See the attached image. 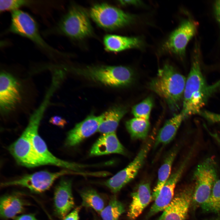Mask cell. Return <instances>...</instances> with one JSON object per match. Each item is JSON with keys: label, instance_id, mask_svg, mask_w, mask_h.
I'll use <instances>...</instances> for the list:
<instances>
[{"label": "cell", "instance_id": "d6a6232c", "mask_svg": "<svg viewBox=\"0 0 220 220\" xmlns=\"http://www.w3.org/2000/svg\"><path fill=\"white\" fill-rule=\"evenodd\" d=\"M81 206H79L75 208L64 218L63 220H79V214Z\"/></svg>", "mask_w": 220, "mask_h": 220}, {"label": "cell", "instance_id": "5bb4252c", "mask_svg": "<svg viewBox=\"0 0 220 220\" xmlns=\"http://www.w3.org/2000/svg\"><path fill=\"white\" fill-rule=\"evenodd\" d=\"M194 190V183L182 188L174 197L158 220H185L192 205Z\"/></svg>", "mask_w": 220, "mask_h": 220}, {"label": "cell", "instance_id": "1f68e13d", "mask_svg": "<svg viewBox=\"0 0 220 220\" xmlns=\"http://www.w3.org/2000/svg\"><path fill=\"white\" fill-rule=\"evenodd\" d=\"M49 122L53 125L61 127H64L67 123L64 119L58 116L51 117L50 119Z\"/></svg>", "mask_w": 220, "mask_h": 220}, {"label": "cell", "instance_id": "30bf717a", "mask_svg": "<svg viewBox=\"0 0 220 220\" xmlns=\"http://www.w3.org/2000/svg\"><path fill=\"white\" fill-rule=\"evenodd\" d=\"M73 173L72 171L68 169L55 172L41 171L2 182L1 186L2 187L20 186L27 188L34 192L41 193L48 189L54 181L60 177Z\"/></svg>", "mask_w": 220, "mask_h": 220}, {"label": "cell", "instance_id": "d4e9b609", "mask_svg": "<svg viewBox=\"0 0 220 220\" xmlns=\"http://www.w3.org/2000/svg\"><path fill=\"white\" fill-rule=\"evenodd\" d=\"M125 126L131 138L134 140L146 139L150 127L149 120L136 117L127 121Z\"/></svg>", "mask_w": 220, "mask_h": 220}, {"label": "cell", "instance_id": "cb8c5ba5", "mask_svg": "<svg viewBox=\"0 0 220 220\" xmlns=\"http://www.w3.org/2000/svg\"><path fill=\"white\" fill-rule=\"evenodd\" d=\"M178 146L173 147L168 152L158 171L157 185L152 194V200H155L171 174V169L178 151Z\"/></svg>", "mask_w": 220, "mask_h": 220}, {"label": "cell", "instance_id": "83f0119b", "mask_svg": "<svg viewBox=\"0 0 220 220\" xmlns=\"http://www.w3.org/2000/svg\"><path fill=\"white\" fill-rule=\"evenodd\" d=\"M123 204L114 196L111 198L108 205L100 213L103 220H119L120 216L124 212Z\"/></svg>", "mask_w": 220, "mask_h": 220}, {"label": "cell", "instance_id": "ba28073f", "mask_svg": "<svg viewBox=\"0 0 220 220\" xmlns=\"http://www.w3.org/2000/svg\"><path fill=\"white\" fill-rule=\"evenodd\" d=\"M9 31L30 39L44 49L56 52L42 38L34 19L25 12L19 9L12 12Z\"/></svg>", "mask_w": 220, "mask_h": 220}, {"label": "cell", "instance_id": "6da1fadb", "mask_svg": "<svg viewBox=\"0 0 220 220\" xmlns=\"http://www.w3.org/2000/svg\"><path fill=\"white\" fill-rule=\"evenodd\" d=\"M198 44L193 50L190 70L186 79L181 113L185 119L200 113L208 99L220 87V80L211 85L206 83L202 74Z\"/></svg>", "mask_w": 220, "mask_h": 220}, {"label": "cell", "instance_id": "d590c367", "mask_svg": "<svg viewBox=\"0 0 220 220\" xmlns=\"http://www.w3.org/2000/svg\"><path fill=\"white\" fill-rule=\"evenodd\" d=\"M120 3L123 5H137L140 4V1L138 0H121L119 1Z\"/></svg>", "mask_w": 220, "mask_h": 220}, {"label": "cell", "instance_id": "7a4b0ae2", "mask_svg": "<svg viewBox=\"0 0 220 220\" xmlns=\"http://www.w3.org/2000/svg\"><path fill=\"white\" fill-rule=\"evenodd\" d=\"M186 79L172 65L166 64L149 82V89L166 103L173 112L182 104Z\"/></svg>", "mask_w": 220, "mask_h": 220}, {"label": "cell", "instance_id": "3957f363", "mask_svg": "<svg viewBox=\"0 0 220 220\" xmlns=\"http://www.w3.org/2000/svg\"><path fill=\"white\" fill-rule=\"evenodd\" d=\"M75 72L85 78L105 86L120 87L130 85L134 78L130 68L122 66L93 65L76 68Z\"/></svg>", "mask_w": 220, "mask_h": 220}, {"label": "cell", "instance_id": "4dcf8cb0", "mask_svg": "<svg viewBox=\"0 0 220 220\" xmlns=\"http://www.w3.org/2000/svg\"><path fill=\"white\" fill-rule=\"evenodd\" d=\"M200 114L206 120L211 122H220V113L204 111H201Z\"/></svg>", "mask_w": 220, "mask_h": 220}, {"label": "cell", "instance_id": "484cf974", "mask_svg": "<svg viewBox=\"0 0 220 220\" xmlns=\"http://www.w3.org/2000/svg\"><path fill=\"white\" fill-rule=\"evenodd\" d=\"M82 206L92 208L100 213L105 207L104 201L100 195L94 189L87 188L81 191Z\"/></svg>", "mask_w": 220, "mask_h": 220}, {"label": "cell", "instance_id": "d6986e66", "mask_svg": "<svg viewBox=\"0 0 220 220\" xmlns=\"http://www.w3.org/2000/svg\"><path fill=\"white\" fill-rule=\"evenodd\" d=\"M132 200L127 216L130 220H134L142 212L152 200L150 184L148 182L140 185L132 194Z\"/></svg>", "mask_w": 220, "mask_h": 220}, {"label": "cell", "instance_id": "836d02e7", "mask_svg": "<svg viewBox=\"0 0 220 220\" xmlns=\"http://www.w3.org/2000/svg\"><path fill=\"white\" fill-rule=\"evenodd\" d=\"M215 17L220 26V0L215 1L214 5Z\"/></svg>", "mask_w": 220, "mask_h": 220}, {"label": "cell", "instance_id": "ac0fdd59", "mask_svg": "<svg viewBox=\"0 0 220 220\" xmlns=\"http://www.w3.org/2000/svg\"><path fill=\"white\" fill-rule=\"evenodd\" d=\"M112 153L126 154L125 149L119 141L115 132L103 134L93 145L89 154L92 156Z\"/></svg>", "mask_w": 220, "mask_h": 220}, {"label": "cell", "instance_id": "4316f807", "mask_svg": "<svg viewBox=\"0 0 220 220\" xmlns=\"http://www.w3.org/2000/svg\"><path fill=\"white\" fill-rule=\"evenodd\" d=\"M201 207L206 213H220V179L216 181L208 198Z\"/></svg>", "mask_w": 220, "mask_h": 220}, {"label": "cell", "instance_id": "5b68a950", "mask_svg": "<svg viewBox=\"0 0 220 220\" xmlns=\"http://www.w3.org/2000/svg\"><path fill=\"white\" fill-rule=\"evenodd\" d=\"M42 116L39 112H34L30 117L27 126L29 130L32 145L35 152L47 165H53L72 171H80L84 167L83 165L61 160L49 151L45 142L38 134V127Z\"/></svg>", "mask_w": 220, "mask_h": 220}, {"label": "cell", "instance_id": "7c38bea8", "mask_svg": "<svg viewBox=\"0 0 220 220\" xmlns=\"http://www.w3.org/2000/svg\"><path fill=\"white\" fill-rule=\"evenodd\" d=\"M8 150L17 163L21 166L33 167L47 165L34 149L27 127L20 136L9 146Z\"/></svg>", "mask_w": 220, "mask_h": 220}, {"label": "cell", "instance_id": "9c48e42d", "mask_svg": "<svg viewBox=\"0 0 220 220\" xmlns=\"http://www.w3.org/2000/svg\"><path fill=\"white\" fill-rule=\"evenodd\" d=\"M153 139L151 137L143 145L134 159L125 168L104 182V185L116 193L136 176L143 166L151 147Z\"/></svg>", "mask_w": 220, "mask_h": 220}, {"label": "cell", "instance_id": "277c9868", "mask_svg": "<svg viewBox=\"0 0 220 220\" xmlns=\"http://www.w3.org/2000/svg\"><path fill=\"white\" fill-rule=\"evenodd\" d=\"M194 190L192 205L194 209L201 207L208 199L217 179L216 164L213 157L198 165L193 175Z\"/></svg>", "mask_w": 220, "mask_h": 220}, {"label": "cell", "instance_id": "f1b7e54d", "mask_svg": "<svg viewBox=\"0 0 220 220\" xmlns=\"http://www.w3.org/2000/svg\"><path fill=\"white\" fill-rule=\"evenodd\" d=\"M153 105L152 98L149 96L133 107L132 113L135 117L149 120Z\"/></svg>", "mask_w": 220, "mask_h": 220}, {"label": "cell", "instance_id": "52a82bcc", "mask_svg": "<svg viewBox=\"0 0 220 220\" xmlns=\"http://www.w3.org/2000/svg\"><path fill=\"white\" fill-rule=\"evenodd\" d=\"M90 15L98 26L109 30L126 26L134 20L133 15L105 3L94 6L90 9Z\"/></svg>", "mask_w": 220, "mask_h": 220}, {"label": "cell", "instance_id": "2e32d148", "mask_svg": "<svg viewBox=\"0 0 220 220\" xmlns=\"http://www.w3.org/2000/svg\"><path fill=\"white\" fill-rule=\"evenodd\" d=\"M103 118L102 114L98 116L93 114L88 116L68 132L65 145L70 147L76 146L97 132Z\"/></svg>", "mask_w": 220, "mask_h": 220}, {"label": "cell", "instance_id": "8fae6325", "mask_svg": "<svg viewBox=\"0 0 220 220\" xmlns=\"http://www.w3.org/2000/svg\"><path fill=\"white\" fill-rule=\"evenodd\" d=\"M197 27L196 22L192 19L183 20L163 45V50L184 57L187 45L196 34Z\"/></svg>", "mask_w": 220, "mask_h": 220}, {"label": "cell", "instance_id": "603a6c76", "mask_svg": "<svg viewBox=\"0 0 220 220\" xmlns=\"http://www.w3.org/2000/svg\"><path fill=\"white\" fill-rule=\"evenodd\" d=\"M185 119L180 112L167 120L157 134L155 141L154 147L170 143L175 137L182 122Z\"/></svg>", "mask_w": 220, "mask_h": 220}, {"label": "cell", "instance_id": "7402d4cb", "mask_svg": "<svg viewBox=\"0 0 220 220\" xmlns=\"http://www.w3.org/2000/svg\"><path fill=\"white\" fill-rule=\"evenodd\" d=\"M125 106L117 105L112 106L102 113L103 118L97 132L102 134L115 132L120 120L127 113Z\"/></svg>", "mask_w": 220, "mask_h": 220}, {"label": "cell", "instance_id": "8992f818", "mask_svg": "<svg viewBox=\"0 0 220 220\" xmlns=\"http://www.w3.org/2000/svg\"><path fill=\"white\" fill-rule=\"evenodd\" d=\"M57 30L70 38L82 39L90 35L93 29L86 13L81 8L73 7L59 22Z\"/></svg>", "mask_w": 220, "mask_h": 220}, {"label": "cell", "instance_id": "8d00e7d4", "mask_svg": "<svg viewBox=\"0 0 220 220\" xmlns=\"http://www.w3.org/2000/svg\"><path fill=\"white\" fill-rule=\"evenodd\" d=\"M211 220H220V218H214L213 219Z\"/></svg>", "mask_w": 220, "mask_h": 220}, {"label": "cell", "instance_id": "e0dca14e", "mask_svg": "<svg viewBox=\"0 0 220 220\" xmlns=\"http://www.w3.org/2000/svg\"><path fill=\"white\" fill-rule=\"evenodd\" d=\"M54 203L56 215L64 219L75 205L71 180L63 179L60 181L55 190Z\"/></svg>", "mask_w": 220, "mask_h": 220}, {"label": "cell", "instance_id": "ffe728a7", "mask_svg": "<svg viewBox=\"0 0 220 220\" xmlns=\"http://www.w3.org/2000/svg\"><path fill=\"white\" fill-rule=\"evenodd\" d=\"M105 49L112 52H118L133 48H140L143 45L141 39L120 35H107L104 38Z\"/></svg>", "mask_w": 220, "mask_h": 220}, {"label": "cell", "instance_id": "9a60e30c", "mask_svg": "<svg viewBox=\"0 0 220 220\" xmlns=\"http://www.w3.org/2000/svg\"><path fill=\"white\" fill-rule=\"evenodd\" d=\"M191 155H188L179 166L171 173L155 200L148 213V217L163 210L172 201L176 185L180 179Z\"/></svg>", "mask_w": 220, "mask_h": 220}, {"label": "cell", "instance_id": "4fadbf2b", "mask_svg": "<svg viewBox=\"0 0 220 220\" xmlns=\"http://www.w3.org/2000/svg\"><path fill=\"white\" fill-rule=\"evenodd\" d=\"M22 100L21 87L18 80L6 72L0 76V108L3 115L14 110Z\"/></svg>", "mask_w": 220, "mask_h": 220}, {"label": "cell", "instance_id": "e575fe53", "mask_svg": "<svg viewBox=\"0 0 220 220\" xmlns=\"http://www.w3.org/2000/svg\"><path fill=\"white\" fill-rule=\"evenodd\" d=\"M13 218L14 220H37L34 215L29 214L16 216Z\"/></svg>", "mask_w": 220, "mask_h": 220}, {"label": "cell", "instance_id": "44dd1931", "mask_svg": "<svg viewBox=\"0 0 220 220\" xmlns=\"http://www.w3.org/2000/svg\"><path fill=\"white\" fill-rule=\"evenodd\" d=\"M26 205L25 201L18 194L3 196L0 200V216L4 219L13 218L24 211Z\"/></svg>", "mask_w": 220, "mask_h": 220}, {"label": "cell", "instance_id": "f546056e", "mask_svg": "<svg viewBox=\"0 0 220 220\" xmlns=\"http://www.w3.org/2000/svg\"><path fill=\"white\" fill-rule=\"evenodd\" d=\"M31 3L30 1L24 0H1L0 12L6 11L13 12L18 10L20 8Z\"/></svg>", "mask_w": 220, "mask_h": 220}]
</instances>
